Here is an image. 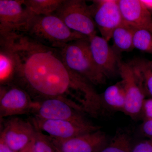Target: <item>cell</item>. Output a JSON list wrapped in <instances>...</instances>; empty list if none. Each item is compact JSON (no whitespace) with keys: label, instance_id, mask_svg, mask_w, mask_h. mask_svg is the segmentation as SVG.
Listing matches in <instances>:
<instances>
[{"label":"cell","instance_id":"1","mask_svg":"<svg viewBox=\"0 0 152 152\" xmlns=\"http://www.w3.org/2000/svg\"><path fill=\"white\" fill-rule=\"evenodd\" d=\"M0 44L16 54L19 67L15 84L33 100L64 98L75 102L91 93V85L66 66L59 49L46 46L22 34L1 39Z\"/></svg>","mask_w":152,"mask_h":152},{"label":"cell","instance_id":"2","mask_svg":"<svg viewBox=\"0 0 152 152\" xmlns=\"http://www.w3.org/2000/svg\"><path fill=\"white\" fill-rule=\"evenodd\" d=\"M23 34L46 46L57 49L62 48L73 41L89 39L69 28L54 14L33 15Z\"/></svg>","mask_w":152,"mask_h":152},{"label":"cell","instance_id":"3","mask_svg":"<svg viewBox=\"0 0 152 152\" xmlns=\"http://www.w3.org/2000/svg\"><path fill=\"white\" fill-rule=\"evenodd\" d=\"M59 49L64 62L70 70L84 78L93 85L106 83L107 78L93 59L89 39L73 41Z\"/></svg>","mask_w":152,"mask_h":152},{"label":"cell","instance_id":"4","mask_svg":"<svg viewBox=\"0 0 152 152\" xmlns=\"http://www.w3.org/2000/svg\"><path fill=\"white\" fill-rule=\"evenodd\" d=\"M33 116L43 119L66 120L80 124H90L83 109L64 98H53L34 100L31 112Z\"/></svg>","mask_w":152,"mask_h":152},{"label":"cell","instance_id":"5","mask_svg":"<svg viewBox=\"0 0 152 152\" xmlns=\"http://www.w3.org/2000/svg\"><path fill=\"white\" fill-rule=\"evenodd\" d=\"M72 31L89 38L96 35L90 5L84 0H64L54 13Z\"/></svg>","mask_w":152,"mask_h":152},{"label":"cell","instance_id":"6","mask_svg":"<svg viewBox=\"0 0 152 152\" xmlns=\"http://www.w3.org/2000/svg\"><path fill=\"white\" fill-rule=\"evenodd\" d=\"M33 15L23 1L0 0V39L24 34Z\"/></svg>","mask_w":152,"mask_h":152},{"label":"cell","instance_id":"7","mask_svg":"<svg viewBox=\"0 0 152 152\" xmlns=\"http://www.w3.org/2000/svg\"><path fill=\"white\" fill-rule=\"evenodd\" d=\"M118 71L126 94L124 112L132 118H137L142 113L145 99V91L129 63L121 61L119 64Z\"/></svg>","mask_w":152,"mask_h":152},{"label":"cell","instance_id":"8","mask_svg":"<svg viewBox=\"0 0 152 152\" xmlns=\"http://www.w3.org/2000/svg\"><path fill=\"white\" fill-rule=\"evenodd\" d=\"M1 120L0 138L14 151H20L32 142L37 130L29 120L12 117Z\"/></svg>","mask_w":152,"mask_h":152},{"label":"cell","instance_id":"9","mask_svg":"<svg viewBox=\"0 0 152 152\" xmlns=\"http://www.w3.org/2000/svg\"><path fill=\"white\" fill-rule=\"evenodd\" d=\"M37 130L45 132L51 137L65 140L101 129L91 123L80 124L66 120L43 119L35 116L29 119Z\"/></svg>","mask_w":152,"mask_h":152},{"label":"cell","instance_id":"10","mask_svg":"<svg viewBox=\"0 0 152 152\" xmlns=\"http://www.w3.org/2000/svg\"><path fill=\"white\" fill-rule=\"evenodd\" d=\"M34 100L23 88L16 84L0 87L1 119L31 113Z\"/></svg>","mask_w":152,"mask_h":152},{"label":"cell","instance_id":"11","mask_svg":"<svg viewBox=\"0 0 152 152\" xmlns=\"http://www.w3.org/2000/svg\"><path fill=\"white\" fill-rule=\"evenodd\" d=\"M90 5L93 18L101 37L107 42L114 30L123 23L118 0H96Z\"/></svg>","mask_w":152,"mask_h":152},{"label":"cell","instance_id":"12","mask_svg":"<svg viewBox=\"0 0 152 152\" xmlns=\"http://www.w3.org/2000/svg\"><path fill=\"white\" fill-rule=\"evenodd\" d=\"M50 138L56 152H100L109 142L101 129L65 140Z\"/></svg>","mask_w":152,"mask_h":152},{"label":"cell","instance_id":"13","mask_svg":"<svg viewBox=\"0 0 152 152\" xmlns=\"http://www.w3.org/2000/svg\"><path fill=\"white\" fill-rule=\"evenodd\" d=\"M89 40L94 61L106 77L109 78L119 74V64L121 61V53L101 36L96 35L89 38Z\"/></svg>","mask_w":152,"mask_h":152},{"label":"cell","instance_id":"14","mask_svg":"<svg viewBox=\"0 0 152 152\" xmlns=\"http://www.w3.org/2000/svg\"><path fill=\"white\" fill-rule=\"evenodd\" d=\"M123 22L136 30L152 33V14L141 0H118Z\"/></svg>","mask_w":152,"mask_h":152},{"label":"cell","instance_id":"15","mask_svg":"<svg viewBox=\"0 0 152 152\" xmlns=\"http://www.w3.org/2000/svg\"><path fill=\"white\" fill-rule=\"evenodd\" d=\"M18 67V60L15 52L7 46L0 44L1 86L15 83Z\"/></svg>","mask_w":152,"mask_h":152},{"label":"cell","instance_id":"16","mask_svg":"<svg viewBox=\"0 0 152 152\" xmlns=\"http://www.w3.org/2000/svg\"><path fill=\"white\" fill-rule=\"evenodd\" d=\"M136 29L123 22L113 32L112 39L114 48L121 53L129 52L134 48L133 45L134 34Z\"/></svg>","mask_w":152,"mask_h":152},{"label":"cell","instance_id":"17","mask_svg":"<svg viewBox=\"0 0 152 152\" xmlns=\"http://www.w3.org/2000/svg\"><path fill=\"white\" fill-rule=\"evenodd\" d=\"M102 97L103 103H105L111 109L124 112L126 94L121 80L107 88Z\"/></svg>","mask_w":152,"mask_h":152},{"label":"cell","instance_id":"18","mask_svg":"<svg viewBox=\"0 0 152 152\" xmlns=\"http://www.w3.org/2000/svg\"><path fill=\"white\" fill-rule=\"evenodd\" d=\"M143 88L152 97V70L148 61L144 59H134L129 62Z\"/></svg>","mask_w":152,"mask_h":152},{"label":"cell","instance_id":"19","mask_svg":"<svg viewBox=\"0 0 152 152\" xmlns=\"http://www.w3.org/2000/svg\"><path fill=\"white\" fill-rule=\"evenodd\" d=\"M64 0H24V3L35 15L54 13Z\"/></svg>","mask_w":152,"mask_h":152},{"label":"cell","instance_id":"20","mask_svg":"<svg viewBox=\"0 0 152 152\" xmlns=\"http://www.w3.org/2000/svg\"><path fill=\"white\" fill-rule=\"evenodd\" d=\"M132 137L127 132L117 131L110 141L100 152H131Z\"/></svg>","mask_w":152,"mask_h":152},{"label":"cell","instance_id":"21","mask_svg":"<svg viewBox=\"0 0 152 152\" xmlns=\"http://www.w3.org/2000/svg\"><path fill=\"white\" fill-rule=\"evenodd\" d=\"M133 45L134 48L152 55V33L146 30H136Z\"/></svg>","mask_w":152,"mask_h":152},{"label":"cell","instance_id":"22","mask_svg":"<svg viewBox=\"0 0 152 152\" xmlns=\"http://www.w3.org/2000/svg\"><path fill=\"white\" fill-rule=\"evenodd\" d=\"M32 152H56L50 137L37 131L32 141Z\"/></svg>","mask_w":152,"mask_h":152},{"label":"cell","instance_id":"23","mask_svg":"<svg viewBox=\"0 0 152 152\" xmlns=\"http://www.w3.org/2000/svg\"><path fill=\"white\" fill-rule=\"evenodd\" d=\"M131 152H152V138L139 143Z\"/></svg>","mask_w":152,"mask_h":152},{"label":"cell","instance_id":"24","mask_svg":"<svg viewBox=\"0 0 152 152\" xmlns=\"http://www.w3.org/2000/svg\"><path fill=\"white\" fill-rule=\"evenodd\" d=\"M142 113L143 114L145 120L152 119V98L145 100Z\"/></svg>","mask_w":152,"mask_h":152},{"label":"cell","instance_id":"25","mask_svg":"<svg viewBox=\"0 0 152 152\" xmlns=\"http://www.w3.org/2000/svg\"><path fill=\"white\" fill-rule=\"evenodd\" d=\"M144 134L149 138H152V119L145 120L142 127Z\"/></svg>","mask_w":152,"mask_h":152},{"label":"cell","instance_id":"26","mask_svg":"<svg viewBox=\"0 0 152 152\" xmlns=\"http://www.w3.org/2000/svg\"><path fill=\"white\" fill-rule=\"evenodd\" d=\"M0 152H15L9 147L2 139L0 138Z\"/></svg>","mask_w":152,"mask_h":152},{"label":"cell","instance_id":"27","mask_svg":"<svg viewBox=\"0 0 152 152\" xmlns=\"http://www.w3.org/2000/svg\"><path fill=\"white\" fill-rule=\"evenodd\" d=\"M142 2L151 13H152V0H141Z\"/></svg>","mask_w":152,"mask_h":152},{"label":"cell","instance_id":"28","mask_svg":"<svg viewBox=\"0 0 152 152\" xmlns=\"http://www.w3.org/2000/svg\"><path fill=\"white\" fill-rule=\"evenodd\" d=\"M19 152H32V142L28 146L25 148L24 149Z\"/></svg>","mask_w":152,"mask_h":152},{"label":"cell","instance_id":"29","mask_svg":"<svg viewBox=\"0 0 152 152\" xmlns=\"http://www.w3.org/2000/svg\"><path fill=\"white\" fill-rule=\"evenodd\" d=\"M148 64L149 65L150 67H151V69L152 70V61H148Z\"/></svg>","mask_w":152,"mask_h":152}]
</instances>
